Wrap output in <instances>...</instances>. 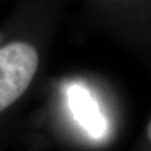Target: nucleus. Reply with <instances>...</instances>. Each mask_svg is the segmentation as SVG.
Masks as SVG:
<instances>
[{"mask_svg":"<svg viewBox=\"0 0 151 151\" xmlns=\"http://www.w3.org/2000/svg\"><path fill=\"white\" fill-rule=\"evenodd\" d=\"M148 137H149V139L151 140V121L149 125H148Z\"/></svg>","mask_w":151,"mask_h":151,"instance_id":"3","label":"nucleus"},{"mask_svg":"<svg viewBox=\"0 0 151 151\" xmlns=\"http://www.w3.org/2000/svg\"><path fill=\"white\" fill-rule=\"evenodd\" d=\"M66 93L70 112L80 125L94 139L102 138L108 124L90 91L80 84H72Z\"/></svg>","mask_w":151,"mask_h":151,"instance_id":"2","label":"nucleus"},{"mask_svg":"<svg viewBox=\"0 0 151 151\" xmlns=\"http://www.w3.org/2000/svg\"><path fill=\"white\" fill-rule=\"evenodd\" d=\"M37 67L38 54L32 45L15 42L0 47V112L24 94Z\"/></svg>","mask_w":151,"mask_h":151,"instance_id":"1","label":"nucleus"}]
</instances>
